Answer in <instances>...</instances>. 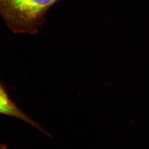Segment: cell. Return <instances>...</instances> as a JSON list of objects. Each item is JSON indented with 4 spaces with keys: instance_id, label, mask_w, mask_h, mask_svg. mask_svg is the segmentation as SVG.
<instances>
[{
    "instance_id": "obj_1",
    "label": "cell",
    "mask_w": 149,
    "mask_h": 149,
    "mask_svg": "<svg viewBox=\"0 0 149 149\" xmlns=\"http://www.w3.org/2000/svg\"><path fill=\"white\" fill-rule=\"evenodd\" d=\"M58 0H0V16L15 34H36Z\"/></svg>"
},
{
    "instance_id": "obj_2",
    "label": "cell",
    "mask_w": 149,
    "mask_h": 149,
    "mask_svg": "<svg viewBox=\"0 0 149 149\" xmlns=\"http://www.w3.org/2000/svg\"><path fill=\"white\" fill-rule=\"evenodd\" d=\"M0 114L13 117L30 124L32 126L46 133L39 124L24 113L9 96L6 88L0 82Z\"/></svg>"
},
{
    "instance_id": "obj_3",
    "label": "cell",
    "mask_w": 149,
    "mask_h": 149,
    "mask_svg": "<svg viewBox=\"0 0 149 149\" xmlns=\"http://www.w3.org/2000/svg\"><path fill=\"white\" fill-rule=\"evenodd\" d=\"M0 149H8V148L4 144H0Z\"/></svg>"
}]
</instances>
